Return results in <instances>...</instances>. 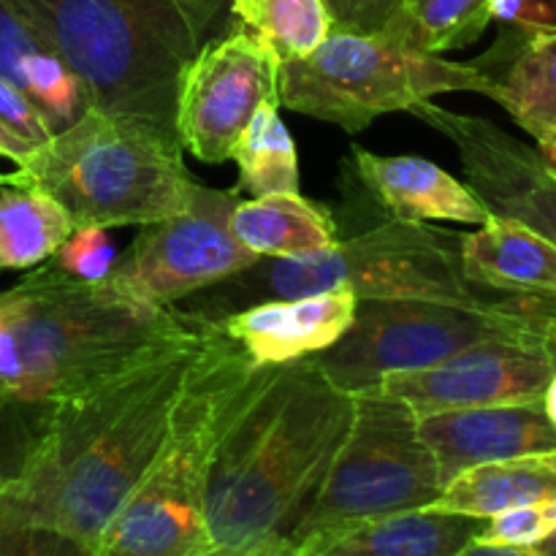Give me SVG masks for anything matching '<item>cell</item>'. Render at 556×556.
I'll list each match as a JSON object with an SVG mask.
<instances>
[{"mask_svg": "<svg viewBox=\"0 0 556 556\" xmlns=\"http://www.w3.org/2000/svg\"><path fill=\"white\" fill-rule=\"evenodd\" d=\"M210 324L47 407L0 483V525L60 532L92 552L166 440Z\"/></svg>", "mask_w": 556, "mask_h": 556, "instance_id": "6da1fadb", "label": "cell"}, {"mask_svg": "<svg viewBox=\"0 0 556 556\" xmlns=\"http://www.w3.org/2000/svg\"><path fill=\"white\" fill-rule=\"evenodd\" d=\"M353 410V394L309 358L255 369L212 459L206 527L217 554H291Z\"/></svg>", "mask_w": 556, "mask_h": 556, "instance_id": "7a4b0ae2", "label": "cell"}, {"mask_svg": "<svg viewBox=\"0 0 556 556\" xmlns=\"http://www.w3.org/2000/svg\"><path fill=\"white\" fill-rule=\"evenodd\" d=\"M199 326L177 304H144L47 261L0 291V394L41 416Z\"/></svg>", "mask_w": 556, "mask_h": 556, "instance_id": "3957f363", "label": "cell"}, {"mask_svg": "<svg viewBox=\"0 0 556 556\" xmlns=\"http://www.w3.org/2000/svg\"><path fill=\"white\" fill-rule=\"evenodd\" d=\"M81 81L90 109L179 141L185 71L223 0H9Z\"/></svg>", "mask_w": 556, "mask_h": 556, "instance_id": "277c9868", "label": "cell"}, {"mask_svg": "<svg viewBox=\"0 0 556 556\" xmlns=\"http://www.w3.org/2000/svg\"><path fill=\"white\" fill-rule=\"evenodd\" d=\"M255 369L248 353L210 324L161 451L101 532L92 556L215 554L206 527L212 459Z\"/></svg>", "mask_w": 556, "mask_h": 556, "instance_id": "5b68a950", "label": "cell"}, {"mask_svg": "<svg viewBox=\"0 0 556 556\" xmlns=\"http://www.w3.org/2000/svg\"><path fill=\"white\" fill-rule=\"evenodd\" d=\"M459 233L389 217L331 250L307 258H261L239 275L188 296L182 313L206 324H220L231 313L266 299L304 296L348 286L364 299H421L456 307L497 313L510 307L503 296L472 286L462 271Z\"/></svg>", "mask_w": 556, "mask_h": 556, "instance_id": "8992f818", "label": "cell"}, {"mask_svg": "<svg viewBox=\"0 0 556 556\" xmlns=\"http://www.w3.org/2000/svg\"><path fill=\"white\" fill-rule=\"evenodd\" d=\"M16 172L20 185L52 195L74 228L103 231L188 210L195 185L179 141L98 109L33 150Z\"/></svg>", "mask_w": 556, "mask_h": 556, "instance_id": "52a82bcc", "label": "cell"}, {"mask_svg": "<svg viewBox=\"0 0 556 556\" xmlns=\"http://www.w3.org/2000/svg\"><path fill=\"white\" fill-rule=\"evenodd\" d=\"M277 92L280 106L358 134L380 114L413 112L445 92L494 101V81L472 63L421 52L391 33L331 30L307 58L280 60Z\"/></svg>", "mask_w": 556, "mask_h": 556, "instance_id": "ba28073f", "label": "cell"}, {"mask_svg": "<svg viewBox=\"0 0 556 556\" xmlns=\"http://www.w3.org/2000/svg\"><path fill=\"white\" fill-rule=\"evenodd\" d=\"M538 348L525 296L497 313L421 299H364L340 340L309 362L348 394L378 389L389 372L432 367L481 342ZM541 351V348H538Z\"/></svg>", "mask_w": 556, "mask_h": 556, "instance_id": "9c48e42d", "label": "cell"}, {"mask_svg": "<svg viewBox=\"0 0 556 556\" xmlns=\"http://www.w3.org/2000/svg\"><path fill=\"white\" fill-rule=\"evenodd\" d=\"M353 402L345 443L293 532L291 554L315 532L427 508L443 489L438 462L418 432V416L405 402L378 391L353 394Z\"/></svg>", "mask_w": 556, "mask_h": 556, "instance_id": "30bf717a", "label": "cell"}, {"mask_svg": "<svg viewBox=\"0 0 556 556\" xmlns=\"http://www.w3.org/2000/svg\"><path fill=\"white\" fill-rule=\"evenodd\" d=\"M237 190L206 188L195 179L188 210L139 226L134 242L114 258L106 280L125 296L174 307L239 275L255 258L231 231Z\"/></svg>", "mask_w": 556, "mask_h": 556, "instance_id": "8fae6325", "label": "cell"}, {"mask_svg": "<svg viewBox=\"0 0 556 556\" xmlns=\"http://www.w3.org/2000/svg\"><path fill=\"white\" fill-rule=\"evenodd\" d=\"M280 58L248 27L206 43L185 71L177 101L182 150L204 163L231 161L239 136L264 103L280 106Z\"/></svg>", "mask_w": 556, "mask_h": 556, "instance_id": "7c38bea8", "label": "cell"}, {"mask_svg": "<svg viewBox=\"0 0 556 556\" xmlns=\"http://www.w3.org/2000/svg\"><path fill=\"white\" fill-rule=\"evenodd\" d=\"M410 114L443 134L459 152L465 182L494 215L514 217L556 244V174L538 147L516 139L492 119L451 112L424 101Z\"/></svg>", "mask_w": 556, "mask_h": 556, "instance_id": "4fadbf2b", "label": "cell"}, {"mask_svg": "<svg viewBox=\"0 0 556 556\" xmlns=\"http://www.w3.org/2000/svg\"><path fill=\"white\" fill-rule=\"evenodd\" d=\"M556 364L519 342H481L432 367L389 372L378 394L400 400L416 416L494 405H541Z\"/></svg>", "mask_w": 556, "mask_h": 556, "instance_id": "5bb4252c", "label": "cell"}, {"mask_svg": "<svg viewBox=\"0 0 556 556\" xmlns=\"http://www.w3.org/2000/svg\"><path fill=\"white\" fill-rule=\"evenodd\" d=\"M356 307V293L337 286L304 296L255 302L217 326L248 353L255 367H277L334 345L351 329Z\"/></svg>", "mask_w": 556, "mask_h": 556, "instance_id": "9a60e30c", "label": "cell"}, {"mask_svg": "<svg viewBox=\"0 0 556 556\" xmlns=\"http://www.w3.org/2000/svg\"><path fill=\"white\" fill-rule=\"evenodd\" d=\"M418 432L445 483L470 467L532 451H554L556 429L541 405H494L418 416Z\"/></svg>", "mask_w": 556, "mask_h": 556, "instance_id": "2e32d148", "label": "cell"}, {"mask_svg": "<svg viewBox=\"0 0 556 556\" xmlns=\"http://www.w3.org/2000/svg\"><path fill=\"white\" fill-rule=\"evenodd\" d=\"M356 172L364 188L380 201L389 217L407 223H462L481 226L492 212L472 188L462 179L451 177L445 168L427 157L416 155H375V152L353 150Z\"/></svg>", "mask_w": 556, "mask_h": 556, "instance_id": "e0dca14e", "label": "cell"}, {"mask_svg": "<svg viewBox=\"0 0 556 556\" xmlns=\"http://www.w3.org/2000/svg\"><path fill=\"white\" fill-rule=\"evenodd\" d=\"M481 525L432 508L400 510L315 532L291 556H456L476 541Z\"/></svg>", "mask_w": 556, "mask_h": 556, "instance_id": "ac0fdd59", "label": "cell"}, {"mask_svg": "<svg viewBox=\"0 0 556 556\" xmlns=\"http://www.w3.org/2000/svg\"><path fill=\"white\" fill-rule=\"evenodd\" d=\"M462 271L472 286L500 296L556 299V244L525 223L489 215L459 239Z\"/></svg>", "mask_w": 556, "mask_h": 556, "instance_id": "d6986e66", "label": "cell"}, {"mask_svg": "<svg viewBox=\"0 0 556 556\" xmlns=\"http://www.w3.org/2000/svg\"><path fill=\"white\" fill-rule=\"evenodd\" d=\"M472 65L494 81V101L532 139L556 130V27L525 30L508 25Z\"/></svg>", "mask_w": 556, "mask_h": 556, "instance_id": "ffe728a7", "label": "cell"}, {"mask_svg": "<svg viewBox=\"0 0 556 556\" xmlns=\"http://www.w3.org/2000/svg\"><path fill=\"white\" fill-rule=\"evenodd\" d=\"M0 79L27 96L52 134L90 109L81 81L9 0H0Z\"/></svg>", "mask_w": 556, "mask_h": 556, "instance_id": "44dd1931", "label": "cell"}, {"mask_svg": "<svg viewBox=\"0 0 556 556\" xmlns=\"http://www.w3.org/2000/svg\"><path fill=\"white\" fill-rule=\"evenodd\" d=\"M548 500H556V448L470 467L451 478L427 508L483 521Z\"/></svg>", "mask_w": 556, "mask_h": 556, "instance_id": "7402d4cb", "label": "cell"}, {"mask_svg": "<svg viewBox=\"0 0 556 556\" xmlns=\"http://www.w3.org/2000/svg\"><path fill=\"white\" fill-rule=\"evenodd\" d=\"M231 231L255 258L293 261L324 253L340 242V228L326 206L302 193H269L237 201Z\"/></svg>", "mask_w": 556, "mask_h": 556, "instance_id": "603a6c76", "label": "cell"}, {"mask_svg": "<svg viewBox=\"0 0 556 556\" xmlns=\"http://www.w3.org/2000/svg\"><path fill=\"white\" fill-rule=\"evenodd\" d=\"M74 233L68 212L33 185L0 190V275L47 264Z\"/></svg>", "mask_w": 556, "mask_h": 556, "instance_id": "cb8c5ba5", "label": "cell"}, {"mask_svg": "<svg viewBox=\"0 0 556 556\" xmlns=\"http://www.w3.org/2000/svg\"><path fill=\"white\" fill-rule=\"evenodd\" d=\"M239 166V190L253 199L269 193H299V161L291 134L280 117L277 103H264L233 147Z\"/></svg>", "mask_w": 556, "mask_h": 556, "instance_id": "d4e9b609", "label": "cell"}, {"mask_svg": "<svg viewBox=\"0 0 556 556\" xmlns=\"http://www.w3.org/2000/svg\"><path fill=\"white\" fill-rule=\"evenodd\" d=\"M231 11L280 60L307 58L334 30L324 0H231Z\"/></svg>", "mask_w": 556, "mask_h": 556, "instance_id": "484cf974", "label": "cell"}, {"mask_svg": "<svg viewBox=\"0 0 556 556\" xmlns=\"http://www.w3.org/2000/svg\"><path fill=\"white\" fill-rule=\"evenodd\" d=\"M492 0H405L400 20L386 33L421 52L443 54L470 47L492 22Z\"/></svg>", "mask_w": 556, "mask_h": 556, "instance_id": "4316f807", "label": "cell"}, {"mask_svg": "<svg viewBox=\"0 0 556 556\" xmlns=\"http://www.w3.org/2000/svg\"><path fill=\"white\" fill-rule=\"evenodd\" d=\"M556 530V500L521 508L503 510V514L483 519L476 541L481 546H541L552 541Z\"/></svg>", "mask_w": 556, "mask_h": 556, "instance_id": "83f0119b", "label": "cell"}, {"mask_svg": "<svg viewBox=\"0 0 556 556\" xmlns=\"http://www.w3.org/2000/svg\"><path fill=\"white\" fill-rule=\"evenodd\" d=\"M114 258H117V253H114L103 228H74V233L60 244V250L49 261L58 264L60 269L81 277V280L98 282L106 280Z\"/></svg>", "mask_w": 556, "mask_h": 556, "instance_id": "f1b7e54d", "label": "cell"}, {"mask_svg": "<svg viewBox=\"0 0 556 556\" xmlns=\"http://www.w3.org/2000/svg\"><path fill=\"white\" fill-rule=\"evenodd\" d=\"M334 30L386 33L400 20L405 0H324Z\"/></svg>", "mask_w": 556, "mask_h": 556, "instance_id": "f546056e", "label": "cell"}, {"mask_svg": "<svg viewBox=\"0 0 556 556\" xmlns=\"http://www.w3.org/2000/svg\"><path fill=\"white\" fill-rule=\"evenodd\" d=\"M0 556H92V552L41 527L0 525Z\"/></svg>", "mask_w": 556, "mask_h": 556, "instance_id": "4dcf8cb0", "label": "cell"}, {"mask_svg": "<svg viewBox=\"0 0 556 556\" xmlns=\"http://www.w3.org/2000/svg\"><path fill=\"white\" fill-rule=\"evenodd\" d=\"M0 123L11 130L20 141H25L30 150H38L41 144H47L52 139V128L47 125V119L41 117L36 106L27 101V96H22L14 85L0 79Z\"/></svg>", "mask_w": 556, "mask_h": 556, "instance_id": "1f68e13d", "label": "cell"}, {"mask_svg": "<svg viewBox=\"0 0 556 556\" xmlns=\"http://www.w3.org/2000/svg\"><path fill=\"white\" fill-rule=\"evenodd\" d=\"M525 304L535 326L538 348L556 364V299L525 296Z\"/></svg>", "mask_w": 556, "mask_h": 556, "instance_id": "d6a6232c", "label": "cell"}, {"mask_svg": "<svg viewBox=\"0 0 556 556\" xmlns=\"http://www.w3.org/2000/svg\"><path fill=\"white\" fill-rule=\"evenodd\" d=\"M456 556H556V541H546L541 546H481V543H470Z\"/></svg>", "mask_w": 556, "mask_h": 556, "instance_id": "836d02e7", "label": "cell"}, {"mask_svg": "<svg viewBox=\"0 0 556 556\" xmlns=\"http://www.w3.org/2000/svg\"><path fill=\"white\" fill-rule=\"evenodd\" d=\"M30 147L25 144V141L16 139L14 134H11L9 128H5L3 123H0V157H9L11 163H16V166H22V163L30 157Z\"/></svg>", "mask_w": 556, "mask_h": 556, "instance_id": "e575fe53", "label": "cell"}, {"mask_svg": "<svg viewBox=\"0 0 556 556\" xmlns=\"http://www.w3.org/2000/svg\"><path fill=\"white\" fill-rule=\"evenodd\" d=\"M535 144H538V152H541L543 163L548 166V172L556 174V130H552V134L535 136Z\"/></svg>", "mask_w": 556, "mask_h": 556, "instance_id": "d590c367", "label": "cell"}, {"mask_svg": "<svg viewBox=\"0 0 556 556\" xmlns=\"http://www.w3.org/2000/svg\"><path fill=\"white\" fill-rule=\"evenodd\" d=\"M541 407H543V413H546L548 424L556 429V372L552 375V380H548L546 391H543Z\"/></svg>", "mask_w": 556, "mask_h": 556, "instance_id": "8d00e7d4", "label": "cell"}, {"mask_svg": "<svg viewBox=\"0 0 556 556\" xmlns=\"http://www.w3.org/2000/svg\"><path fill=\"white\" fill-rule=\"evenodd\" d=\"M5 185H20V172L0 174V188H5Z\"/></svg>", "mask_w": 556, "mask_h": 556, "instance_id": "74e56055", "label": "cell"}, {"mask_svg": "<svg viewBox=\"0 0 556 556\" xmlns=\"http://www.w3.org/2000/svg\"><path fill=\"white\" fill-rule=\"evenodd\" d=\"M5 407V400H3V394H0V410H3Z\"/></svg>", "mask_w": 556, "mask_h": 556, "instance_id": "f35d334b", "label": "cell"}, {"mask_svg": "<svg viewBox=\"0 0 556 556\" xmlns=\"http://www.w3.org/2000/svg\"><path fill=\"white\" fill-rule=\"evenodd\" d=\"M206 556H228V554H217V552H215V554H206Z\"/></svg>", "mask_w": 556, "mask_h": 556, "instance_id": "ab89813d", "label": "cell"}, {"mask_svg": "<svg viewBox=\"0 0 556 556\" xmlns=\"http://www.w3.org/2000/svg\"><path fill=\"white\" fill-rule=\"evenodd\" d=\"M552 541H556V530H554V535H552Z\"/></svg>", "mask_w": 556, "mask_h": 556, "instance_id": "60d3db41", "label": "cell"}, {"mask_svg": "<svg viewBox=\"0 0 556 556\" xmlns=\"http://www.w3.org/2000/svg\"><path fill=\"white\" fill-rule=\"evenodd\" d=\"M0 483H3V472H0Z\"/></svg>", "mask_w": 556, "mask_h": 556, "instance_id": "b9f144b4", "label": "cell"}]
</instances>
